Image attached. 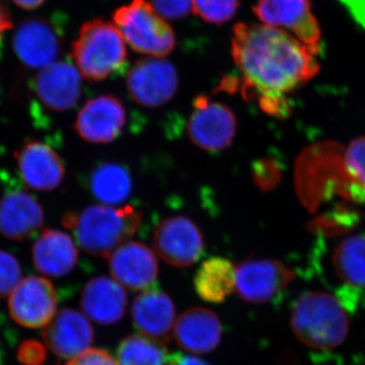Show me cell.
Wrapping results in <instances>:
<instances>
[{
    "instance_id": "21",
    "label": "cell",
    "mask_w": 365,
    "mask_h": 365,
    "mask_svg": "<svg viewBox=\"0 0 365 365\" xmlns=\"http://www.w3.org/2000/svg\"><path fill=\"white\" fill-rule=\"evenodd\" d=\"M128 297L116 280L98 276L86 283L81 306L88 319L100 325H113L123 318Z\"/></svg>"
},
{
    "instance_id": "25",
    "label": "cell",
    "mask_w": 365,
    "mask_h": 365,
    "mask_svg": "<svg viewBox=\"0 0 365 365\" xmlns=\"http://www.w3.org/2000/svg\"><path fill=\"white\" fill-rule=\"evenodd\" d=\"M332 263L336 275L344 284L365 288V235L343 240L334 250Z\"/></svg>"
},
{
    "instance_id": "23",
    "label": "cell",
    "mask_w": 365,
    "mask_h": 365,
    "mask_svg": "<svg viewBox=\"0 0 365 365\" xmlns=\"http://www.w3.org/2000/svg\"><path fill=\"white\" fill-rule=\"evenodd\" d=\"M88 187L96 200L113 206L128 199L133 189V181L130 173L123 165L103 163L91 170Z\"/></svg>"
},
{
    "instance_id": "14",
    "label": "cell",
    "mask_w": 365,
    "mask_h": 365,
    "mask_svg": "<svg viewBox=\"0 0 365 365\" xmlns=\"http://www.w3.org/2000/svg\"><path fill=\"white\" fill-rule=\"evenodd\" d=\"M61 47L57 29L43 19L24 21L14 37V50L25 66L43 69L56 62Z\"/></svg>"
},
{
    "instance_id": "8",
    "label": "cell",
    "mask_w": 365,
    "mask_h": 365,
    "mask_svg": "<svg viewBox=\"0 0 365 365\" xmlns=\"http://www.w3.org/2000/svg\"><path fill=\"white\" fill-rule=\"evenodd\" d=\"M178 86L176 68L162 58L137 60L127 74V91L132 100L143 107L165 105L174 97Z\"/></svg>"
},
{
    "instance_id": "34",
    "label": "cell",
    "mask_w": 365,
    "mask_h": 365,
    "mask_svg": "<svg viewBox=\"0 0 365 365\" xmlns=\"http://www.w3.org/2000/svg\"><path fill=\"white\" fill-rule=\"evenodd\" d=\"M167 365H209L204 360L198 357L185 355L182 353H175L169 357Z\"/></svg>"
},
{
    "instance_id": "5",
    "label": "cell",
    "mask_w": 365,
    "mask_h": 365,
    "mask_svg": "<svg viewBox=\"0 0 365 365\" xmlns=\"http://www.w3.org/2000/svg\"><path fill=\"white\" fill-rule=\"evenodd\" d=\"M127 43L134 51L162 58L174 51L176 36L155 7L146 0H132L113 16Z\"/></svg>"
},
{
    "instance_id": "29",
    "label": "cell",
    "mask_w": 365,
    "mask_h": 365,
    "mask_svg": "<svg viewBox=\"0 0 365 365\" xmlns=\"http://www.w3.org/2000/svg\"><path fill=\"white\" fill-rule=\"evenodd\" d=\"M21 281V268L18 259L0 250V299L9 297Z\"/></svg>"
},
{
    "instance_id": "1",
    "label": "cell",
    "mask_w": 365,
    "mask_h": 365,
    "mask_svg": "<svg viewBox=\"0 0 365 365\" xmlns=\"http://www.w3.org/2000/svg\"><path fill=\"white\" fill-rule=\"evenodd\" d=\"M232 55L241 78L223 79L220 90H240L245 98H258L269 114L284 113L285 96L319 69L318 53L287 31L266 25H235Z\"/></svg>"
},
{
    "instance_id": "18",
    "label": "cell",
    "mask_w": 365,
    "mask_h": 365,
    "mask_svg": "<svg viewBox=\"0 0 365 365\" xmlns=\"http://www.w3.org/2000/svg\"><path fill=\"white\" fill-rule=\"evenodd\" d=\"M132 319L139 332L163 343L174 332L176 307L169 295L162 290H145L134 299Z\"/></svg>"
},
{
    "instance_id": "24",
    "label": "cell",
    "mask_w": 365,
    "mask_h": 365,
    "mask_svg": "<svg viewBox=\"0 0 365 365\" xmlns=\"http://www.w3.org/2000/svg\"><path fill=\"white\" fill-rule=\"evenodd\" d=\"M194 285L201 299L220 304L235 290V267L228 259L212 257L197 271Z\"/></svg>"
},
{
    "instance_id": "13",
    "label": "cell",
    "mask_w": 365,
    "mask_h": 365,
    "mask_svg": "<svg viewBox=\"0 0 365 365\" xmlns=\"http://www.w3.org/2000/svg\"><path fill=\"white\" fill-rule=\"evenodd\" d=\"M93 338V327L85 314L71 309L57 312L43 330L46 346L61 359L71 360L88 351Z\"/></svg>"
},
{
    "instance_id": "12",
    "label": "cell",
    "mask_w": 365,
    "mask_h": 365,
    "mask_svg": "<svg viewBox=\"0 0 365 365\" xmlns=\"http://www.w3.org/2000/svg\"><path fill=\"white\" fill-rule=\"evenodd\" d=\"M127 122L123 103L112 95L88 100L79 110L74 130L91 143H109L121 135Z\"/></svg>"
},
{
    "instance_id": "16",
    "label": "cell",
    "mask_w": 365,
    "mask_h": 365,
    "mask_svg": "<svg viewBox=\"0 0 365 365\" xmlns=\"http://www.w3.org/2000/svg\"><path fill=\"white\" fill-rule=\"evenodd\" d=\"M19 172L26 186L38 191H51L66 175L63 160L51 146L32 140L16 153Z\"/></svg>"
},
{
    "instance_id": "7",
    "label": "cell",
    "mask_w": 365,
    "mask_h": 365,
    "mask_svg": "<svg viewBox=\"0 0 365 365\" xmlns=\"http://www.w3.org/2000/svg\"><path fill=\"white\" fill-rule=\"evenodd\" d=\"M295 273L281 261L254 259L235 266V292L250 304H265L294 280Z\"/></svg>"
},
{
    "instance_id": "22",
    "label": "cell",
    "mask_w": 365,
    "mask_h": 365,
    "mask_svg": "<svg viewBox=\"0 0 365 365\" xmlns=\"http://www.w3.org/2000/svg\"><path fill=\"white\" fill-rule=\"evenodd\" d=\"M78 261L76 242L62 230H45L34 244V265L43 275L63 277L73 270Z\"/></svg>"
},
{
    "instance_id": "15",
    "label": "cell",
    "mask_w": 365,
    "mask_h": 365,
    "mask_svg": "<svg viewBox=\"0 0 365 365\" xmlns=\"http://www.w3.org/2000/svg\"><path fill=\"white\" fill-rule=\"evenodd\" d=\"M108 260L113 279L128 289H145L157 280V257L143 242H125L108 257Z\"/></svg>"
},
{
    "instance_id": "27",
    "label": "cell",
    "mask_w": 365,
    "mask_h": 365,
    "mask_svg": "<svg viewBox=\"0 0 365 365\" xmlns=\"http://www.w3.org/2000/svg\"><path fill=\"white\" fill-rule=\"evenodd\" d=\"M343 155L346 175L351 180L353 197L365 199V136L354 139Z\"/></svg>"
},
{
    "instance_id": "20",
    "label": "cell",
    "mask_w": 365,
    "mask_h": 365,
    "mask_svg": "<svg viewBox=\"0 0 365 365\" xmlns=\"http://www.w3.org/2000/svg\"><path fill=\"white\" fill-rule=\"evenodd\" d=\"M222 323L217 314L203 307H193L180 314L174 337L182 349L196 354L213 351L222 340Z\"/></svg>"
},
{
    "instance_id": "19",
    "label": "cell",
    "mask_w": 365,
    "mask_h": 365,
    "mask_svg": "<svg viewBox=\"0 0 365 365\" xmlns=\"http://www.w3.org/2000/svg\"><path fill=\"white\" fill-rule=\"evenodd\" d=\"M44 210L30 194L14 191L0 200V234L13 241H24L41 230Z\"/></svg>"
},
{
    "instance_id": "36",
    "label": "cell",
    "mask_w": 365,
    "mask_h": 365,
    "mask_svg": "<svg viewBox=\"0 0 365 365\" xmlns=\"http://www.w3.org/2000/svg\"><path fill=\"white\" fill-rule=\"evenodd\" d=\"M14 4L21 9H26V11H33V9H38L42 6L46 0H13Z\"/></svg>"
},
{
    "instance_id": "4",
    "label": "cell",
    "mask_w": 365,
    "mask_h": 365,
    "mask_svg": "<svg viewBox=\"0 0 365 365\" xmlns=\"http://www.w3.org/2000/svg\"><path fill=\"white\" fill-rule=\"evenodd\" d=\"M71 52L76 68L91 83L120 73L127 64L123 36L116 25L101 19L86 21L81 26Z\"/></svg>"
},
{
    "instance_id": "32",
    "label": "cell",
    "mask_w": 365,
    "mask_h": 365,
    "mask_svg": "<svg viewBox=\"0 0 365 365\" xmlns=\"http://www.w3.org/2000/svg\"><path fill=\"white\" fill-rule=\"evenodd\" d=\"M67 365H119L109 352L103 349H88Z\"/></svg>"
},
{
    "instance_id": "3",
    "label": "cell",
    "mask_w": 365,
    "mask_h": 365,
    "mask_svg": "<svg viewBox=\"0 0 365 365\" xmlns=\"http://www.w3.org/2000/svg\"><path fill=\"white\" fill-rule=\"evenodd\" d=\"M290 326L302 344L314 350H332L347 339L350 321L337 297L328 292H309L295 302Z\"/></svg>"
},
{
    "instance_id": "31",
    "label": "cell",
    "mask_w": 365,
    "mask_h": 365,
    "mask_svg": "<svg viewBox=\"0 0 365 365\" xmlns=\"http://www.w3.org/2000/svg\"><path fill=\"white\" fill-rule=\"evenodd\" d=\"M18 357L24 365H41L46 359V349L38 341H25L19 348Z\"/></svg>"
},
{
    "instance_id": "35",
    "label": "cell",
    "mask_w": 365,
    "mask_h": 365,
    "mask_svg": "<svg viewBox=\"0 0 365 365\" xmlns=\"http://www.w3.org/2000/svg\"><path fill=\"white\" fill-rule=\"evenodd\" d=\"M13 28V21H11V14L7 11L4 0H0V39L4 34Z\"/></svg>"
},
{
    "instance_id": "30",
    "label": "cell",
    "mask_w": 365,
    "mask_h": 365,
    "mask_svg": "<svg viewBox=\"0 0 365 365\" xmlns=\"http://www.w3.org/2000/svg\"><path fill=\"white\" fill-rule=\"evenodd\" d=\"M151 4L163 19L168 20L185 18L193 9V0H151Z\"/></svg>"
},
{
    "instance_id": "17",
    "label": "cell",
    "mask_w": 365,
    "mask_h": 365,
    "mask_svg": "<svg viewBox=\"0 0 365 365\" xmlns=\"http://www.w3.org/2000/svg\"><path fill=\"white\" fill-rule=\"evenodd\" d=\"M34 86L43 105L53 111H67L81 98V72L66 61L54 62L41 69Z\"/></svg>"
},
{
    "instance_id": "6",
    "label": "cell",
    "mask_w": 365,
    "mask_h": 365,
    "mask_svg": "<svg viewBox=\"0 0 365 365\" xmlns=\"http://www.w3.org/2000/svg\"><path fill=\"white\" fill-rule=\"evenodd\" d=\"M187 132L190 140L201 150L218 153L232 144L237 132V118L228 106L199 96L194 101Z\"/></svg>"
},
{
    "instance_id": "10",
    "label": "cell",
    "mask_w": 365,
    "mask_h": 365,
    "mask_svg": "<svg viewBox=\"0 0 365 365\" xmlns=\"http://www.w3.org/2000/svg\"><path fill=\"white\" fill-rule=\"evenodd\" d=\"M253 11L266 26L292 31L297 39L319 53L322 31L311 0H258Z\"/></svg>"
},
{
    "instance_id": "28",
    "label": "cell",
    "mask_w": 365,
    "mask_h": 365,
    "mask_svg": "<svg viewBox=\"0 0 365 365\" xmlns=\"http://www.w3.org/2000/svg\"><path fill=\"white\" fill-rule=\"evenodd\" d=\"M240 6V0H193L194 13L213 25H222L232 20Z\"/></svg>"
},
{
    "instance_id": "26",
    "label": "cell",
    "mask_w": 365,
    "mask_h": 365,
    "mask_svg": "<svg viewBox=\"0 0 365 365\" xmlns=\"http://www.w3.org/2000/svg\"><path fill=\"white\" fill-rule=\"evenodd\" d=\"M119 365H167V347L160 341L144 335H131L120 343L117 351Z\"/></svg>"
},
{
    "instance_id": "33",
    "label": "cell",
    "mask_w": 365,
    "mask_h": 365,
    "mask_svg": "<svg viewBox=\"0 0 365 365\" xmlns=\"http://www.w3.org/2000/svg\"><path fill=\"white\" fill-rule=\"evenodd\" d=\"M353 20L365 29V0H339Z\"/></svg>"
},
{
    "instance_id": "2",
    "label": "cell",
    "mask_w": 365,
    "mask_h": 365,
    "mask_svg": "<svg viewBox=\"0 0 365 365\" xmlns=\"http://www.w3.org/2000/svg\"><path fill=\"white\" fill-rule=\"evenodd\" d=\"M143 222L140 211L130 205L113 207L88 206L64 215L63 225L72 230L79 246L86 253L108 258L135 234Z\"/></svg>"
},
{
    "instance_id": "11",
    "label": "cell",
    "mask_w": 365,
    "mask_h": 365,
    "mask_svg": "<svg viewBox=\"0 0 365 365\" xmlns=\"http://www.w3.org/2000/svg\"><path fill=\"white\" fill-rule=\"evenodd\" d=\"M56 309V290L46 278L30 276L21 279L9 295V314L14 322L26 328L45 327Z\"/></svg>"
},
{
    "instance_id": "9",
    "label": "cell",
    "mask_w": 365,
    "mask_h": 365,
    "mask_svg": "<svg viewBox=\"0 0 365 365\" xmlns=\"http://www.w3.org/2000/svg\"><path fill=\"white\" fill-rule=\"evenodd\" d=\"M153 248L165 263L184 268L200 260L204 240L200 228L186 216L165 218L155 228Z\"/></svg>"
}]
</instances>
